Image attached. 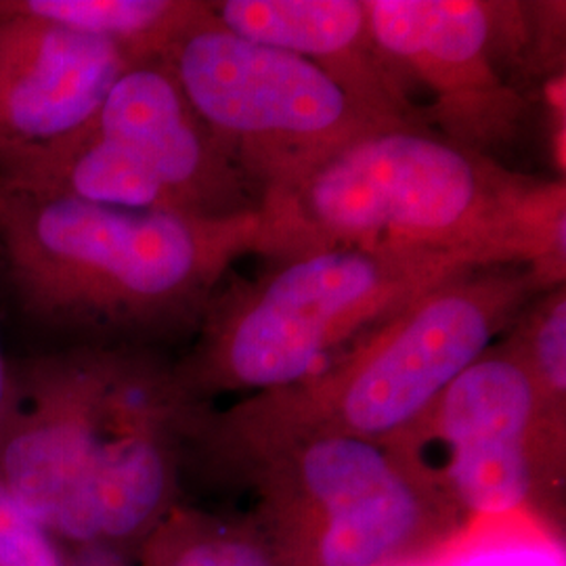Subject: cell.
I'll list each match as a JSON object with an SVG mask.
<instances>
[{
  "instance_id": "6da1fadb",
  "label": "cell",
  "mask_w": 566,
  "mask_h": 566,
  "mask_svg": "<svg viewBox=\"0 0 566 566\" xmlns=\"http://www.w3.org/2000/svg\"><path fill=\"white\" fill-rule=\"evenodd\" d=\"M203 403L177 365L88 344L9 365L0 479L61 546L135 554L181 504Z\"/></svg>"
},
{
  "instance_id": "7a4b0ae2",
  "label": "cell",
  "mask_w": 566,
  "mask_h": 566,
  "mask_svg": "<svg viewBox=\"0 0 566 566\" xmlns=\"http://www.w3.org/2000/svg\"><path fill=\"white\" fill-rule=\"evenodd\" d=\"M256 210L269 263L357 248L468 269L528 264L565 283V182L514 172L432 128L346 143L264 189Z\"/></svg>"
},
{
  "instance_id": "3957f363",
  "label": "cell",
  "mask_w": 566,
  "mask_h": 566,
  "mask_svg": "<svg viewBox=\"0 0 566 566\" xmlns=\"http://www.w3.org/2000/svg\"><path fill=\"white\" fill-rule=\"evenodd\" d=\"M259 240V210L198 217L0 189V250L23 308L99 336L202 322L229 266Z\"/></svg>"
},
{
  "instance_id": "277c9868",
  "label": "cell",
  "mask_w": 566,
  "mask_h": 566,
  "mask_svg": "<svg viewBox=\"0 0 566 566\" xmlns=\"http://www.w3.org/2000/svg\"><path fill=\"white\" fill-rule=\"evenodd\" d=\"M554 285L560 283L528 264L455 275L303 385L245 397L223 413L203 407L191 447L210 451L219 462L315 434L388 443Z\"/></svg>"
},
{
  "instance_id": "5b68a950",
  "label": "cell",
  "mask_w": 566,
  "mask_h": 566,
  "mask_svg": "<svg viewBox=\"0 0 566 566\" xmlns=\"http://www.w3.org/2000/svg\"><path fill=\"white\" fill-rule=\"evenodd\" d=\"M462 264L357 248H324L271 261L261 280L217 294L200 340L177 364L202 401L303 385Z\"/></svg>"
},
{
  "instance_id": "8992f818",
  "label": "cell",
  "mask_w": 566,
  "mask_h": 566,
  "mask_svg": "<svg viewBox=\"0 0 566 566\" xmlns=\"http://www.w3.org/2000/svg\"><path fill=\"white\" fill-rule=\"evenodd\" d=\"M256 493L250 521L280 566L420 563L462 521L380 441L315 434L219 460Z\"/></svg>"
},
{
  "instance_id": "52a82bcc",
  "label": "cell",
  "mask_w": 566,
  "mask_h": 566,
  "mask_svg": "<svg viewBox=\"0 0 566 566\" xmlns=\"http://www.w3.org/2000/svg\"><path fill=\"white\" fill-rule=\"evenodd\" d=\"M388 446L462 523L512 512L549 521L563 500L566 409L547 399L507 340Z\"/></svg>"
},
{
  "instance_id": "ba28073f",
  "label": "cell",
  "mask_w": 566,
  "mask_h": 566,
  "mask_svg": "<svg viewBox=\"0 0 566 566\" xmlns=\"http://www.w3.org/2000/svg\"><path fill=\"white\" fill-rule=\"evenodd\" d=\"M163 61L256 202L308 164L388 128L311 61L229 32L208 2Z\"/></svg>"
},
{
  "instance_id": "9c48e42d",
  "label": "cell",
  "mask_w": 566,
  "mask_h": 566,
  "mask_svg": "<svg viewBox=\"0 0 566 566\" xmlns=\"http://www.w3.org/2000/svg\"><path fill=\"white\" fill-rule=\"evenodd\" d=\"M371 34L411 97L430 95L441 137L489 154L528 114L516 72L533 60L537 23L521 2L365 0ZM491 156V154H489Z\"/></svg>"
},
{
  "instance_id": "30bf717a",
  "label": "cell",
  "mask_w": 566,
  "mask_h": 566,
  "mask_svg": "<svg viewBox=\"0 0 566 566\" xmlns=\"http://www.w3.org/2000/svg\"><path fill=\"white\" fill-rule=\"evenodd\" d=\"M88 126L163 185L185 214L256 210V196L185 99L163 60L130 65Z\"/></svg>"
},
{
  "instance_id": "8fae6325",
  "label": "cell",
  "mask_w": 566,
  "mask_h": 566,
  "mask_svg": "<svg viewBox=\"0 0 566 566\" xmlns=\"http://www.w3.org/2000/svg\"><path fill=\"white\" fill-rule=\"evenodd\" d=\"M142 61L0 0V154L57 142L93 120L122 74Z\"/></svg>"
},
{
  "instance_id": "7c38bea8",
  "label": "cell",
  "mask_w": 566,
  "mask_h": 566,
  "mask_svg": "<svg viewBox=\"0 0 566 566\" xmlns=\"http://www.w3.org/2000/svg\"><path fill=\"white\" fill-rule=\"evenodd\" d=\"M208 9L229 32L317 65L382 126L430 128L374 39L365 0H219Z\"/></svg>"
},
{
  "instance_id": "4fadbf2b",
  "label": "cell",
  "mask_w": 566,
  "mask_h": 566,
  "mask_svg": "<svg viewBox=\"0 0 566 566\" xmlns=\"http://www.w3.org/2000/svg\"><path fill=\"white\" fill-rule=\"evenodd\" d=\"M13 7L72 32L114 42L137 61L163 60L200 18L198 0H11Z\"/></svg>"
},
{
  "instance_id": "5bb4252c",
  "label": "cell",
  "mask_w": 566,
  "mask_h": 566,
  "mask_svg": "<svg viewBox=\"0 0 566 566\" xmlns=\"http://www.w3.org/2000/svg\"><path fill=\"white\" fill-rule=\"evenodd\" d=\"M135 558L139 566H280L250 523L182 504L147 535Z\"/></svg>"
},
{
  "instance_id": "9a60e30c",
  "label": "cell",
  "mask_w": 566,
  "mask_h": 566,
  "mask_svg": "<svg viewBox=\"0 0 566 566\" xmlns=\"http://www.w3.org/2000/svg\"><path fill=\"white\" fill-rule=\"evenodd\" d=\"M430 566H565L552 521L535 512L470 518L434 549Z\"/></svg>"
},
{
  "instance_id": "2e32d148",
  "label": "cell",
  "mask_w": 566,
  "mask_h": 566,
  "mask_svg": "<svg viewBox=\"0 0 566 566\" xmlns=\"http://www.w3.org/2000/svg\"><path fill=\"white\" fill-rule=\"evenodd\" d=\"M507 343L556 407L566 409V290L554 285L526 306Z\"/></svg>"
},
{
  "instance_id": "e0dca14e",
  "label": "cell",
  "mask_w": 566,
  "mask_h": 566,
  "mask_svg": "<svg viewBox=\"0 0 566 566\" xmlns=\"http://www.w3.org/2000/svg\"><path fill=\"white\" fill-rule=\"evenodd\" d=\"M0 566H70L67 552L2 479Z\"/></svg>"
},
{
  "instance_id": "ac0fdd59",
  "label": "cell",
  "mask_w": 566,
  "mask_h": 566,
  "mask_svg": "<svg viewBox=\"0 0 566 566\" xmlns=\"http://www.w3.org/2000/svg\"><path fill=\"white\" fill-rule=\"evenodd\" d=\"M70 554L78 566H126L122 556L112 554V552H103V549H78V552H70Z\"/></svg>"
},
{
  "instance_id": "d6986e66",
  "label": "cell",
  "mask_w": 566,
  "mask_h": 566,
  "mask_svg": "<svg viewBox=\"0 0 566 566\" xmlns=\"http://www.w3.org/2000/svg\"><path fill=\"white\" fill-rule=\"evenodd\" d=\"M7 386H9V364L4 361L2 344H0V418H2V409H4V401H7Z\"/></svg>"
},
{
  "instance_id": "ffe728a7",
  "label": "cell",
  "mask_w": 566,
  "mask_h": 566,
  "mask_svg": "<svg viewBox=\"0 0 566 566\" xmlns=\"http://www.w3.org/2000/svg\"><path fill=\"white\" fill-rule=\"evenodd\" d=\"M405 566H430V563L428 560H420V563H413V565H405Z\"/></svg>"
}]
</instances>
